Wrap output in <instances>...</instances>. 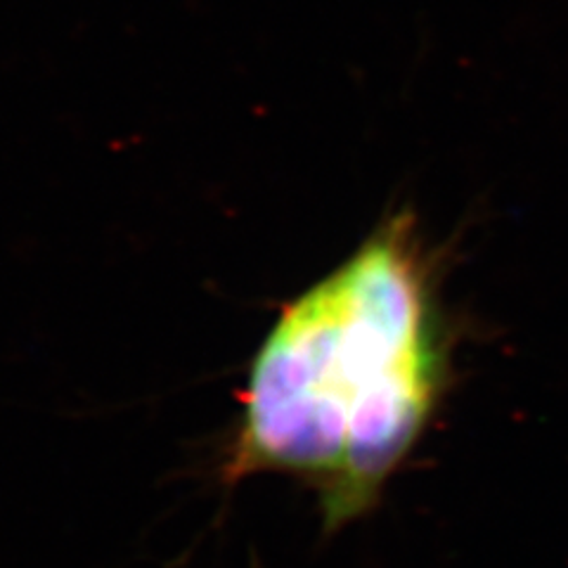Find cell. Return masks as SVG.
<instances>
[{
	"instance_id": "cell-1",
	"label": "cell",
	"mask_w": 568,
	"mask_h": 568,
	"mask_svg": "<svg viewBox=\"0 0 568 568\" xmlns=\"http://www.w3.org/2000/svg\"><path fill=\"white\" fill-rule=\"evenodd\" d=\"M446 342L410 216L282 311L258 348L225 478L292 474L325 530L358 519L413 450L446 382Z\"/></svg>"
}]
</instances>
